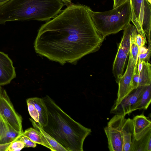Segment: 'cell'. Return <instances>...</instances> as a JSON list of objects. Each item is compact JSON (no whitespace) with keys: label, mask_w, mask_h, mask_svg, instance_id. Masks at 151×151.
I'll return each mask as SVG.
<instances>
[{"label":"cell","mask_w":151,"mask_h":151,"mask_svg":"<svg viewBox=\"0 0 151 151\" xmlns=\"http://www.w3.org/2000/svg\"><path fill=\"white\" fill-rule=\"evenodd\" d=\"M92 10L87 5L72 4L46 22L35 41L36 53L64 65L98 51L104 39L94 25Z\"/></svg>","instance_id":"6da1fadb"},{"label":"cell","mask_w":151,"mask_h":151,"mask_svg":"<svg viewBox=\"0 0 151 151\" xmlns=\"http://www.w3.org/2000/svg\"><path fill=\"white\" fill-rule=\"evenodd\" d=\"M42 98L47 110V123L41 126L34 120L35 123L67 151H83L84 141L91 129L73 119L48 96Z\"/></svg>","instance_id":"7a4b0ae2"},{"label":"cell","mask_w":151,"mask_h":151,"mask_svg":"<svg viewBox=\"0 0 151 151\" xmlns=\"http://www.w3.org/2000/svg\"><path fill=\"white\" fill-rule=\"evenodd\" d=\"M65 5L62 0H10L0 6V24L15 21H47Z\"/></svg>","instance_id":"3957f363"},{"label":"cell","mask_w":151,"mask_h":151,"mask_svg":"<svg viewBox=\"0 0 151 151\" xmlns=\"http://www.w3.org/2000/svg\"><path fill=\"white\" fill-rule=\"evenodd\" d=\"M91 16L97 31L105 39L107 36L124 30L130 23L129 0L109 11L98 12L92 10Z\"/></svg>","instance_id":"277c9868"},{"label":"cell","mask_w":151,"mask_h":151,"mask_svg":"<svg viewBox=\"0 0 151 151\" xmlns=\"http://www.w3.org/2000/svg\"><path fill=\"white\" fill-rule=\"evenodd\" d=\"M131 21L138 33L147 42H151V6L147 0H129Z\"/></svg>","instance_id":"5b68a950"},{"label":"cell","mask_w":151,"mask_h":151,"mask_svg":"<svg viewBox=\"0 0 151 151\" xmlns=\"http://www.w3.org/2000/svg\"><path fill=\"white\" fill-rule=\"evenodd\" d=\"M134 26L130 23L123 30V35L113 62L112 72L117 83L124 74L126 61L129 53L130 36Z\"/></svg>","instance_id":"8992f818"},{"label":"cell","mask_w":151,"mask_h":151,"mask_svg":"<svg viewBox=\"0 0 151 151\" xmlns=\"http://www.w3.org/2000/svg\"><path fill=\"white\" fill-rule=\"evenodd\" d=\"M125 115L123 114H115L104 128L107 138L108 148L110 151H123L122 129Z\"/></svg>","instance_id":"52a82bcc"},{"label":"cell","mask_w":151,"mask_h":151,"mask_svg":"<svg viewBox=\"0 0 151 151\" xmlns=\"http://www.w3.org/2000/svg\"><path fill=\"white\" fill-rule=\"evenodd\" d=\"M0 113L14 130L20 134L22 133V117L16 111L6 91L1 86Z\"/></svg>","instance_id":"ba28073f"},{"label":"cell","mask_w":151,"mask_h":151,"mask_svg":"<svg viewBox=\"0 0 151 151\" xmlns=\"http://www.w3.org/2000/svg\"><path fill=\"white\" fill-rule=\"evenodd\" d=\"M138 59L134 58L129 53L128 64L125 71L119 80L117 98L112 107L117 106L133 90L132 82L134 70L137 64Z\"/></svg>","instance_id":"9c48e42d"},{"label":"cell","mask_w":151,"mask_h":151,"mask_svg":"<svg viewBox=\"0 0 151 151\" xmlns=\"http://www.w3.org/2000/svg\"><path fill=\"white\" fill-rule=\"evenodd\" d=\"M147 86L139 87L133 90L117 106L112 107L111 113L126 115L133 112L134 106Z\"/></svg>","instance_id":"30bf717a"},{"label":"cell","mask_w":151,"mask_h":151,"mask_svg":"<svg viewBox=\"0 0 151 151\" xmlns=\"http://www.w3.org/2000/svg\"><path fill=\"white\" fill-rule=\"evenodd\" d=\"M16 76L12 61L7 54L0 51V86L9 83Z\"/></svg>","instance_id":"8fae6325"},{"label":"cell","mask_w":151,"mask_h":151,"mask_svg":"<svg viewBox=\"0 0 151 151\" xmlns=\"http://www.w3.org/2000/svg\"><path fill=\"white\" fill-rule=\"evenodd\" d=\"M132 120L135 140H138L151 129V122L143 114L134 116Z\"/></svg>","instance_id":"7c38bea8"},{"label":"cell","mask_w":151,"mask_h":151,"mask_svg":"<svg viewBox=\"0 0 151 151\" xmlns=\"http://www.w3.org/2000/svg\"><path fill=\"white\" fill-rule=\"evenodd\" d=\"M20 135L9 124L0 113V144L14 141Z\"/></svg>","instance_id":"4fadbf2b"},{"label":"cell","mask_w":151,"mask_h":151,"mask_svg":"<svg viewBox=\"0 0 151 151\" xmlns=\"http://www.w3.org/2000/svg\"><path fill=\"white\" fill-rule=\"evenodd\" d=\"M123 151H132L135 140L132 120L125 119L122 127Z\"/></svg>","instance_id":"5bb4252c"},{"label":"cell","mask_w":151,"mask_h":151,"mask_svg":"<svg viewBox=\"0 0 151 151\" xmlns=\"http://www.w3.org/2000/svg\"><path fill=\"white\" fill-rule=\"evenodd\" d=\"M29 119L34 128L40 132L44 146L52 151H67L53 138L40 128L32 118Z\"/></svg>","instance_id":"9a60e30c"},{"label":"cell","mask_w":151,"mask_h":151,"mask_svg":"<svg viewBox=\"0 0 151 151\" xmlns=\"http://www.w3.org/2000/svg\"><path fill=\"white\" fill-rule=\"evenodd\" d=\"M28 99L34 105L39 115V122L37 123L41 126H45L47 122V112L43 99L36 97Z\"/></svg>","instance_id":"2e32d148"},{"label":"cell","mask_w":151,"mask_h":151,"mask_svg":"<svg viewBox=\"0 0 151 151\" xmlns=\"http://www.w3.org/2000/svg\"><path fill=\"white\" fill-rule=\"evenodd\" d=\"M151 85V65L148 61H143L142 69L139 73L138 87Z\"/></svg>","instance_id":"e0dca14e"},{"label":"cell","mask_w":151,"mask_h":151,"mask_svg":"<svg viewBox=\"0 0 151 151\" xmlns=\"http://www.w3.org/2000/svg\"><path fill=\"white\" fill-rule=\"evenodd\" d=\"M151 129L138 140H134L132 151H151Z\"/></svg>","instance_id":"ac0fdd59"},{"label":"cell","mask_w":151,"mask_h":151,"mask_svg":"<svg viewBox=\"0 0 151 151\" xmlns=\"http://www.w3.org/2000/svg\"><path fill=\"white\" fill-rule=\"evenodd\" d=\"M151 101V85L147 86L134 106L133 111L137 110L147 109Z\"/></svg>","instance_id":"d6986e66"},{"label":"cell","mask_w":151,"mask_h":151,"mask_svg":"<svg viewBox=\"0 0 151 151\" xmlns=\"http://www.w3.org/2000/svg\"><path fill=\"white\" fill-rule=\"evenodd\" d=\"M22 136L27 137L37 144L44 146L40 132L35 128L31 127L27 129L23 132L20 136Z\"/></svg>","instance_id":"ffe728a7"},{"label":"cell","mask_w":151,"mask_h":151,"mask_svg":"<svg viewBox=\"0 0 151 151\" xmlns=\"http://www.w3.org/2000/svg\"><path fill=\"white\" fill-rule=\"evenodd\" d=\"M28 111L31 118L35 122L39 123V116L34 106L31 101L27 99L26 100Z\"/></svg>","instance_id":"44dd1931"},{"label":"cell","mask_w":151,"mask_h":151,"mask_svg":"<svg viewBox=\"0 0 151 151\" xmlns=\"http://www.w3.org/2000/svg\"><path fill=\"white\" fill-rule=\"evenodd\" d=\"M24 147L25 145L22 142L17 140L11 143L6 151H19Z\"/></svg>","instance_id":"7402d4cb"},{"label":"cell","mask_w":151,"mask_h":151,"mask_svg":"<svg viewBox=\"0 0 151 151\" xmlns=\"http://www.w3.org/2000/svg\"><path fill=\"white\" fill-rule=\"evenodd\" d=\"M147 48V51L146 53L139 54L137 61H145L149 62L151 55V42L148 43Z\"/></svg>","instance_id":"603a6c76"},{"label":"cell","mask_w":151,"mask_h":151,"mask_svg":"<svg viewBox=\"0 0 151 151\" xmlns=\"http://www.w3.org/2000/svg\"><path fill=\"white\" fill-rule=\"evenodd\" d=\"M17 140L22 142L25 145V147L35 148L37 144L32 141L26 136H21Z\"/></svg>","instance_id":"cb8c5ba5"},{"label":"cell","mask_w":151,"mask_h":151,"mask_svg":"<svg viewBox=\"0 0 151 151\" xmlns=\"http://www.w3.org/2000/svg\"><path fill=\"white\" fill-rule=\"evenodd\" d=\"M137 65L135 66L132 80V90L138 88L139 73L137 69Z\"/></svg>","instance_id":"d4e9b609"},{"label":"cell","mask_w":151,"mask_h":151,"mask_svg":"<svg viewBox=\"0 0 151 151\" xmlns=\"http://www.w3.org/2000/svg\"><path fill=\"white\" fill-rule=\"evenodd\" d=\"M136 42L138 47L139 48L145 46V44L147 42L144 40L142 36L137 32L135 35Z\"/></svg>","instance_id":"484cf974"},{"label":"cell","mask_w":151,"mask_h":151,"mask_svg":"<svg viewBox=\"0 0 151 151\" xmlns=\"http://www.w3.org/2000/svg\"><path fill=\"white\" fill-rule=\"evenodd\" d=\"M127 0H114L113 8H115L124 3Z\"/></svg>","instance_id":"4316f807"},{"label":"cell","mask_w":151,"mask_h":151,"mask_svg":"<svg viewBox=\"0 0 151 151\" xmlns=\"http://www.w3.org/2000/svg\"><path fill=\"white\" fill-rule=\"evenodd\" d=\"M11 142L0 144V151H6L7 148Z\"/></svg>","instance_id":"83f0119b"},{"label":"cell","mask_w":151,"mask_h":151,"mask_svg":"<svg viewBox=\"0 0 151 151\" xmlns=\"http://www.w3.org/2000/svg\"><path fill=\"white\" fill-rule=\"evenodd\" d=\"M65 5L68 6L72 4L71 0H62Z\"/></svg>","instance_id":"f1b7e54d"},{"label":"cell","mask_w":151,"mask_h":151,"mask_svg":"<svg viewBox=\"0 0 151 151\" xmlns=\"http://www.w3.org/2000/svg\"><path fill=\"white\" fill-rule=\"evenodd\" d=\"M10 0H0V6L6 3Z\"/></svg>","instance_id":"f546056e"},{"label":"cell","mask_w":151,"mask_h":151,"mask_svg":"<svg viewBox=\"0 0 151 151\" xmlns=\"http://www.w3.org/2000/svg\"><path fill=\"white\" fill-rule=\"evenodd\" d=\"M149 3L151 4V0H147Z\"/></svg>","instance_id":"4dcf8cb0"}]
</instances>
